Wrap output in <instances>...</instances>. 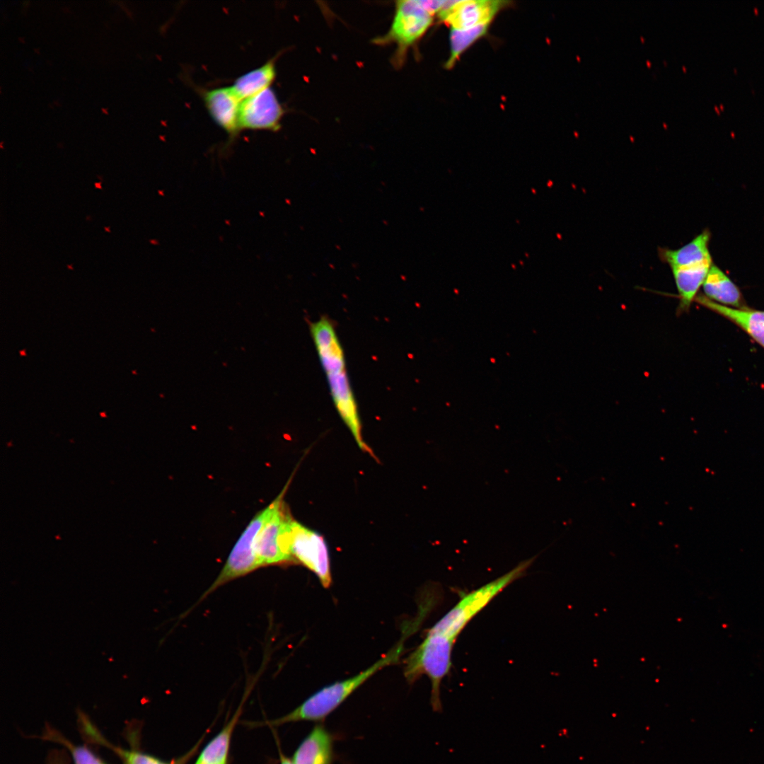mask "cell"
Masks as SVG:
<instances>
[{"label":"cell","mask_w":764,"mask_h":764,"mask_svg":"<svg viewBox=\"0 0 764 764\" xmlns=\"http://www.w3.org/2000/svg\"><path fill=\"white\" fill-rule=\"evenodd\" d=\"M311 332L340 416L359 447L374 456L362 438L357 403L348 381L342 349L332 323L322 317L311 323Z\"/></svg>","instance_id":"1"},{"label":"cell","mask_w":764,"mask_h":764,"mask_svg":"<svg viewBox=\"0 0 764 764\" xmlns=\"http://www.w3.org/2000/svg\"><path fill=\"white\" fill-rule=\"evenodd\" d=\"M405 634L393 648L371 666L345 680L337 681L318 690L299 706L284 716L269 722L271 725H280L296 722L322 723L325 718L341 705L355 690L369 678L384 667L397 664L405 652Z\"/></svg>","instance_id":"2"},{"label":"cell","mask_w":764,"mask_h":764,"mask_svg":"<svg viewBox=\"0 0 764 764\" xmlns=\"http://www.w3.org/2000/svg\"><path fill=\"white\" fill-rule=\"evenodd\" d=\"M455 642L447 637L427 631L420 644L405 660L404 676L412 684L427 675L432 685L430 704L434 712H442L440 686L452 666Z\"/></svg>","instance_id":"3"},{"label":"cell","mask_w":764,"mask_h":764,"mask_svg":"<svg viewBox=\"0 0 764 764\" xmlns=\"http://www.w3.org/2000/svg\"><path fill=\"white\" fill-rule=\"evenodd\" d=\"M536 557L535 555L521 561L504 575L465 594L429 630L455 642L468 623L506 587L523 577Z\"/></svg>","instance_id":"4"},{"label":"cell","mask_w":764,"mask_h":764,"mask_svg":"<svg viewBox=\"0 0 764 764\" xmlns=\"http://www.w3.org/2000/svg\"><path fill=\"white\" fill-rule=\"evenodd\" d=\"M288 485L289 482L272 503L253 518L233 548L217 578L202 595L201 600L224 584L260 567L255 551L257 537L284 498Z\"/></svg>","instance_id":"5"},{"label":"cell","mask_w":764,"mask_h":764,"mask_svg":"<svg viewBox=\"0 0 764 764\" xmlns=\"http://www.w3.org/2000/svg\"><path fill=\"white\" fill-rule=\"evenodd\" d=\"M292 520L282 499L257 537L255 551L260 567L294 562L289 546Z\"/></svg>","instance_id":"6"},{"label":"cell","mask_w":764,"mask_h":764,"mask_svg":"<svg viewBox=\"0 0 764 764\" xmlns=\"http://www.w3.org/2000/svg\"><path fill=\"white\" fill-rule=\"evenodd\" d=\"M290 552L294 562L303 565L318 578L327 589L332 583L328 548L318 533L293 519L291 523Z\"/></svg>","instance_id":"7"},{"label":"cell","mask_w":764,"mask_h":764,"mask_svg":"<svg viewBox=\"0 0 764 764\" xmlns=\"http://www.w3.org/2000/svg\"><path fill=\"white\" fill-rule=\"evenodd\" d=\"M432 23V16L418 0L398 1L390 29L380 42H395L401 50L406 49L424 34Z\"/></svg>","instance_id":"8"},{"label":"cell","mask_w":764,"mask_h":764,"mask_svg":"<svg viewBox=\"0 0 764 764\" xmlns=\"http://www.w3.org/2000/svg\"><path fill=\"white\" fill-rule=\"evenodd\" d=\"M284 114L274 91L269 88L241 101L239 128L277 131Z\"/></svg>","instance_id":"9"},{"label":"cell","mask_w":764,"mask_h":764,"mask_svg":"<svg viewBox=\"0 0 764 764\" xmlns=\"http://www.w3.org/2000/svg\"><path fill=\"white\" fill-rule=\"evenodd\" d=\"M507 1L493 0L456 1L450 7L441 10V20L454 29H467L489 24Z\"/></svg>","instance_id":"10"},{"label":"cell","mask_w":764,"mask_h":764,"mask_svg":"<svg viewBox=\"0 0 764 764\" xmlns=\"http://www.w3.org/2000/svg\"><path fill=\"white\" fill-rule=\"evenodd\" d=\"M205 105L214 120L224 130L231 135L239 128V110L241 100L231 87H222L204 92Z\"/></svg>","instance_id":"11"},{"label":"cell","mask_w":764,"mask_h":764,"mask_svg":"<svg viewBox=\"0 0 764 764\" xmlns=\"http://www.w3.org/2000/svg\"><path fill=\"white\" fill-rule=\"evenodd\" d=\"M335 736L325 727L316 724L302 740L292 758L294 764H332Z\"/></svg>","instance_id":"12"},{"label":"cell","mask_w":764,"mask_h":764,"mask_svg":"<svg viewBox=\"0 0 764 764\" xmlns=\"http://www.w3.org/2000/svg\"><path fill=\"white\" fill-rule=\"evenodd\" d=\"M698 303L725 317L745 330L764 347V311L748 308H733L717 303L703 295L696 296Z\"/></svg>","instance_id":"13"},{"label":"cell","mask_w":764,"mask_h":764,"mask_svg":"<svg viewBox=\"0 0 764 764\" xmlns=\"http://www.w3.org/2000/svg\"><path fill=\"white\" fill-rule=\"evenodd\" d=\"M712 265L711 260L671 269L679 298L678 314L688 311Z\"/></svg>","instance_id":"14"},{"label":"cell","mask_w":764,"mask_h":764,"mask_svg":"<svg viewBox=\"0 0 764 764\" xmlns=\"http://www.w3.org/2000/svg\"><path fill=\"white\" fill-rule=\"evenodd\" d=\"M710 234L705 230L695 237L690 242L676 250L660 248L659 255L661 260L671 267H680L688 265L711 260L709 250Z\"/></svg>","instance_id":"15"},{"label":"cell","mask_w":764,"mask_h":764,"mask_svg":"<svg viewBox=\"0 0 764 764\" xmlns=\"http://www.w3.org/2000/svg\"><path fill=\"white\" fill-rule=\"evenodd\" d=\"M702 288L705 296L717 303L746 308L743 306L742 296L738 286L714 265L711 266Z\"/></svg>","instance_id":"16"},{"label":"cell","mask_w":764,"mask_h":764,"mask_svg":"<svg viewBox=\"0 0 764 764\" xmlns=\"http://www.w3.org/2000/svg\"><path fill=\"white\" fill-rule=\"evenodd\" d=\"M275 76V65L273 59H271L238 77L231 88L242 101L270 88Z\"/></svg>","instance_id":"17"},{"label":"cell","mask_w":764,"mask_h":764,"mask_svg":"<svg viewBox=\"0 0 764 764\" xmlns=\"http://www.w3.org/2000/svg\"><path fill=\"white\" fill-rule=\"evenodd\" d=\"M238 714L214 738L200 754L196 764H226L229 742Z\"/></svg>","instance_id":"18"},{"label":"cell","mask_w":764,"mask_h":764,"mask_svg":"<svg viewBox=\"0 0 764 764\" xmlns=\"http://www.w3.org/2000/svg\"><path fill=\"white\" fill-rule=\"evenodd\" d=\"M489 24L477 25L467 29L451 28L450 33V56L446 67L451 68L459 56L488 29Z\"/></svg>","instance_id":"19"},{"label":"cell","mask_w":764,"mask_h":764,"mask_svg":"<svg viewBox=\"0 0 764 764\" xmlns=\"http://www.w3.org/2000/svg\"><path fill=\"white\" fill-rule=\"evenodd\" d=\"M128 764H166L151 756L137 752L120 751Z\"/></svg>","instance_id":"20"},{"label":"cell","mask_w":764,"mask_h":764,"mask_svg":"<svg viewBox=\"0 0 764 764\" xmlns=\"http://www.w3.org/2000/svg\"><path fill=\"white\" fill-rule=\"evenodd\" d=\"M72 753L76 764H104L84 747L74 748Z\"/></svg>","instance_id":"21"},{"label":"cell","mask_w":764,"mask_h":764,"mask_svg":"<svg viewBox=\"0 0 764 764\" xmlns=\"http://www.w3.org/2000/svg\"><path fill=\"white\" fill-rule=\"evenodd\" d=\"M419 4L422 8L428 12L430 15L433 16L435 13H439L444 6L446 1H419Z\"/></svg>","instance_id":"22"},{"label":"cell","mask_w":764,"mask_h":764,"mask_svg":"<svg viewBox=\"0 0 764 764\" xmlns=\"http://www.w3.org/2000/svg\"><path fill=\"white\" fill-rule=\"evenodd\" d=\"M280 764H294L291 760L285 756L281 751H279Z\"/></svg>","instance_id":"23"},{"label":"cell","mask_w":764,"mask_h":764,"mask_svg":"<svg viewBox=\"0 0 764 764\" xmlns=\"http://www.w3.org/2000/svg\"><path fill=\"white\" fill-rule=\"evenodd\" d=\"M101 183H102L101 181H100V182H98H98H95V183H94V186H95V187H96V189H99V190H103V187H102V186H101Z\"/></svg>","instance_id":"24"},{"label":"cell","mask_w":764,"mask_h":764,"mask_svg":"<svg viewBox=\"0 0 764 764\" xmlns=\"http://www.w3.org/2000/svg\"><path fill=\"white\" fill-rule=\"evenodd\" d=\"M104 230H105V231L106 232H108V233H110V232H111V231H110V226H104Z\"/></svg>","instance_id":"25"},{"label":"cell","mask_w":764,"mask_h":764,"mask_svg":"<svg viewBox=\"0 0 764 764\" xmlns=\"http://www.w3.org/2000/svg\"><path fill=\"white\" fill-rule=\"evenodd\" d=\"M66 267L69 270H74L73 264L67 265Z\"/></svg>","instance_id":"26"}]
</instances>
